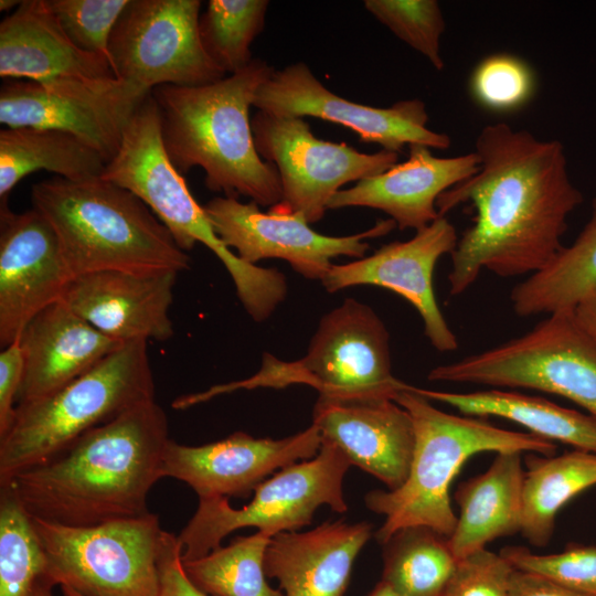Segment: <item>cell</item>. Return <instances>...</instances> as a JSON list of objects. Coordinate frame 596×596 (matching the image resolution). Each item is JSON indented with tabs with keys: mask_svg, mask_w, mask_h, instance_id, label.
<instances>
[{
	"mask_svg": "<svg viewBox=\"0 0 596 596\" xmlns=\"http://www.w3.org/2000/svg\"><path fill=\"white\" fill-rule=\"evenodd\" d=\"M23 372V353L17 340L0 352V436L9 429L13 421Z\"/></svg>",
	"mask_w": 596,
	"mask_h": 596,
	"instance_id": "cell-40",
	"label": "cell"
},
{
	"mask_svg": "<svg viewBox=\"0 0 596 596\" xmlns=\"http://www.w3.org/2000/svg\"><path fill=\"white\" fill-rule=\"evenodd\" d=\"M596 286V196L588 222L575 241L563 246L542 270L515 285L510 294L517 316L526 318L573 311Z\"/></svg>",
	"mask_w": 596,
	"mask_h": 596,
	"instance_id": "cell-30",
	"label": "cell"
},
{
	"mask_svg": "<svg viewBox=\"0 0 596 596\" xmlns=\"http://www.w3.org/2000/svg\"><path fill=\"white\" fill-rule=\"evenodd\" d=\"M100 178L138 196L183 251L192 249L196 243L211 249L231 275L241 304L255 321L266 320L285 299L288 287L284 274L243 262L216 235L203 206L168 157L151 93L126 127L119 149Z\"/></svg>",
	"mask_w": 596,
	"mask_h": 596,
	"instance_id": "cell-6",
	"label": "cell"
},
{
	"mask_svg": "<svg viewBox=\"0 0 596 596\" xmlns=\"http://www.w3.org/2000/svg\"><path fill=\"white\" fill-rule=\"evenodd\" d=\"M477 173L440 194V216L470 202L476 214L451 252L449 294L459 296L487 269L500 277L535 274L563 248L568 217L584 201L570 178L564 146L505 123L477 139Z\"/></svg>",
	"mask_w": 596,
	"mask_h": 596,
	"instance_id": "cell-1",
	"label": "cell"
},
{
	"mask_svg": "<svg viewBox=\"0 0 596 596\" xmlns=\"http://www.w3.org/2000/svg\"><path fill=\"white\" fill-rule=\"evenodd\" d=\"M371 530L365 521L338 520L306 532L278 533L265 552V574L279 582L285 596H343Z\"/></svg>",
	"mask_w": 596,
	"mask_h": 596,
	"instance_id": "cell-24",
	"label": "cell"
},
{
	"mask_svg": "<svg viewBox=\"0 0 596 596\" xmlns=\"http://www.w3.org/2000/svg\"><path fill=\"white\" fill-rule=\"evenodd\" d=\"M573 313L579 327L596 343V286L578 301Z\"/></svg>",
	"mask_w": 596,
	"mask_h": 596,
	"instance_id": "cell-43",
	"label": "cell"
},
{
	"mask_svg": "<svg viewBox=\"0 0 596 596\" xmlns=\"http://www.w3.org/2000/svg\"><path fill=\"white\" fill-rule=\"evenodd\" d=\"M54 586V583L44 575L36 581L28 596H53Z\"/></svg>",
	"mask_w": 596,
	"mask_h": 596,
	"instance_id": "cell-44",
	"label": "cell"
},
{
	"mask_svg": "<svg viewBox=\"0 0 596 596\" xmlns=\"http://www.w3.org/2000/svg\"><path fill=\"white\" fill-rule=\"evenodd\" d=\"M320 446L321 436L313 424L281 439L255 438L243 432L202 446L169 439L161 475L185 482L199 499L248 497L268 475L313 458Z\"/></svg>",
	"mask_w": 596,
	"mask_h": 596,
	"instance_id": "cell-18",
	"label": "cell"
},
{
	"mask_svg": "<svg viewBox=\"0 0 596 596\" xmlns=\"http://www.w3.org/2000/svg\"><path fill=\"white\" fill-rule=\"evenodd\" d=\"M364 8L395 36L417 51L437 70L445 66L440 38L445 19L435 0H365Z\"/></svg>",
	"mask_w": 596,
	"mask_h": 596,
	"instance_id": "cell-35",
	"label": "cell"
},
{
	"mask_svg": "<svg viewBox=\"0 0 596 596\" xmlns=\"http://www.w3.org/2000/svg\"><path fill=\"white\" fill-rule=\"evenodd\" d=\"M426 398L445 403L467 416H497L514 422L550 441L596 454V417L560 406L549 400L491 389L470 393L414 386Z\"/></svg>",
	"mask_w": 596,
	"mask_h": 596,
	"instance_id": "cell-27",
	"label": "cell"
},
{
	"mask_svg": "<svg viewBox=\"0 0 596 596\" xmlns=\"http://www.w3.org/2000/svg\"><path fill=\"white\" fill-rule=\"evenodd\" d=\"M521 454L498 453L486 472L458 487L455 499L460 513L448 538L457 561L520 531L524 477Z\"/></svg>",
	"mask_w": 596,
	"mask_h": 596,
	"instance_id": "cell-26",
	"label": "cell"
},
{
	"mask_svg": "<svg viewBox=\"0 0 596 596\" xmlns=\"http://www.w3.org/2000/svg\"><path fill=\"white\" fill-rule=\"evenodd\" d=\"M251 123L259 156L280 178L281 201L269 209L300 213L309 224L324 216L341 187L382 173L398 160L396 152L365 153L345 142L319 139L302 117L257 110Z\"/></svg>",
	"mask_w": 596,
	"mask_h": 596,
	"instance_id": "cell-12",
	"label": "cell"
},
{
	"mask_svg": "<svg viewBox=\"0 0 596 596\" xmlns=\"http://www.w3.org/2000/svg\"><path fill=\"white\" fill-rule=\"evenodd\" d=\"M216 235L245 263L283 259L307 279L321 280L338 256L362 258L370 248L366 240L386 235L396 227L393 220L379 221L371 228L347 236H328L313 231L300 213L280 212L233 196H216L204 206Z\"/></svg>",
	"mask_w": 596,
	"mask_h": 596,
	"instance_id": "cell-15",
	"label": "cell"
},
{
	"mask_svg": "<svg viewBox=\"0 0 596 596\" xmlns=\"http://www.w3.org/2000/svg\"><path fill=\"white\" fill-rule=\"evenodd\" d=\"M526 465L520 532L531 544L543 547L552 538L562 507L596 486V454L575 449L561 456L531 455Z\"/></svg>",
	"mask_w": 596,
	"mask_h": 596,
	"instance_id": "cell-29",
	"label": "cell"
},
{
	"mask_svg": "<svg viewBox=\"0 0 596 596\" xmlns=\"http://www.w3.org/2000/svg\"><path fill=\"white\" fill-rule=\"evenodd\" d=\"M500 554L513 568L540 574L571 590L596 596V546L568 545L563 552L535 554L521 546H508Z\"/></svg>",
	"mask_w": 596,
	"mask_h": 596,
	"instance_id": "cell-36",
	"label": "cell"
},
{
	"mask_svg": "<svg viewBox=\"0 0 596 596\" xmlns=\"http://www.w3.org/2000/svg\"><path fill=\"white\" fill-rule=\"evenodd\" d=\"M158 596H209L188 578L181 560V549L174 534L168 532L159 562Z\"/></svg>",
	"mask_w": 596,
	"mask_h": 596,
	"instance_id": "cell-41",
	"label": "cell"
},
{
	"mask_svg": "<svg viewBox=\"0 0 596 596\" xmlns=\"http://www.w3.org/2000/svg\"><path fill=\"white\" fill-rule=\"evenodd\" d=\"M270 535L263 531L238 536L227 546L182 562L191 583L209 596H285L266 581L264 557Z\"/></svg>",
	"mask_w": 596,
	"mask_h": 596,
	"instance_id": "cell-32",
	"label": "cell"
},
{
	"mask_svg": "<svg viewBox=\"0 0 596 596\" xmlns=\"http://www.w3.org/2000/svg\"><path fill=\"white\" fill-rule=\"evenodd\" d=\"M0 76L47 82L115 74L106 57L79 49L67 36L49 0H25L0 23Z\"/></svg>",
	"mask_w": 596,
	"mask_h": 596,
	"instance_id": "cell-25",
	"label": "cell"
},
{
	"mask_svg": "<svg viewBox=\"0 0 596 596\" xmlns=\"http://www.w3.org/2000/svg\"><path fill=\"white\" fill-rule=\"evenodd\" d=\"M433 382L530 389L565 397L596 417V343L573 311L547 315L529 332L432 369Z\"/></svg>",
	"mask_w": 596,
	"mask_h": 596,
	"instance_id": "cell-9",
	"label": "cell"
},
{
	"mask_svg": "<svg viewBox=\"0 0 596 596\" xmlns=\"http://www.w3.org/2000/svg\"><path fill=\"white\" fill-rule=\"evenodd\" d=\"M267 0H210L200 15L203 46L225 74H235L252 61L251 46L265 25Z\"/></svg>",
	"mask_w": 596,
	"mask_h": 596,
	"instance_id": "cell-33",
	"label": "cell"
},
{
	"mask_svg": "<svg viewBox=\"0 0 596 596\" xmlns=\"http://www.w3.org/2000/svg\"><path fill=\"white\" fill-rule=\"evenodd\" d=\"M18 341L24 372L17 405L55 393L123 344L99 332L62 300L39 312Z\"/></svg>",
	"mask_w": 596,
	"mask_h": 596,
	"instance_id": "cell-23",
	"label": "cell"
},
{
	"mask_svg": "<svg viewBox=\"0 0 596 596\" xmlns=\"http://www.w3.org/2000/svg\"><path fill=\"white\" fill-rule=\"evenodd\" d=\"M366 596H400V595L396 594L387 583H385L384 581H381L372 589V592Z\"/></svg>",
	"mask_w": 596,
	"mask_h": 596,
	"instance_id": "cell-45",
	"label": "cell"
},
{
	"mask_svg": "<svg viewBox=\"0 0 596 596\" xmlns=\"http://www.w3.org/2000/svg\"><path fill=\"white\" fill-rule=\"evenodd\" d=\"M312 424L321 439L384 482L401 487L409 472L415 434L408 412L392 398L330 401L319 397Z\"/></svg>",
	"mask_w": 596,
	"mask_h": 596,
	"instance_id": "cell-21",
	"label": "cell"
},
{
	"mask_svg": "<svg viewBox=\"0 0 596 596\" xmlns=\"http://www.w3.org/2000/svg\"><path fill=\"white\" fill-rule=\"evenodd\" d=\"M509 596H588L551 581L540 574L513 568Z\"/></svg>",
	"mask_w": 596,
	"mask_h": 596,
	"instance_id": "cell-42",
	"label": "cell"
},
{
	"mask_svg": "<svg viewBox=\"0 0 596 596\" xmlns=\"http://www.w3.org/2000/svg\"><path fill=\"white\" fill-rule=\"evenodd\" d=\"M407 160L362 179L337 192L329 209L365 206L386 213L400 230H422L440 217L436 202L441 193L478 172L473 152L440 158L430 148L411 145Z\"/></svg>",
	"mask_w": 596,
	"mask_h": 596,
	"instance_id": "cell-22",
	"label": "cell"
},
{
	"mask_svg": "<svg viewBox=\"0 0 596 596\" xmlns=\"http://www.w3.org/2000/svg\"><path fill=\"white\" fill-rule=\"evenodd\" d=\"M512 565L485 549L458 560L443 596H509Z\"/></svg>",
	"mask_w": 596,
	"mask_h": 596,
	"instance_id": "cell-39",
	"label": "cell"
},
{
	"mask_svg": "<svg viewBox=\"0 0 596 596\" xmlns=\"http://www.w3.org/2000/svg\"><path fill=\"white\" fill-rule=\"evenodd\" d=\"M200 0H130L109 41L118 78L148 91L162 85L201 86L225 73L200 35Z\"/></svg>",
	"mask_w": 596,
	"mask_h": 596,
	"instance_id": "cell-14",
	"label": "cell"
},
{
	"mask_svg": "<svg viewBox=\"0 0 596 596\" xmlns=\"http://www.w3.org/2000/svg\"><path fill=\"white\" fill-rule=\"evenodd\" d=\"M178 273L104 270L73 278L62 298L75 313L118 342L173 336L169 310Z\"/></svg>",
	"mask_w": 596,
	"mask_h": 596,
	"instance_id": "cell-20",
	"label": "cell"
},
{
	"mask_svg": "<svg viewBox=\"0 0 596 596\" xmlns=\"http://www.w3.org/2000/svg\"><path fill=\"white\" fill-rule=\"evenodd\" d=\"M350 466L336 445L321 439L317 456L286 466L260 482L253 500L241 509L232 508L228 498H200L195 513L177 536L182 562L209 554L241 528L254 526L273 538L309 525L320 505L345 512L342 485Z\"/></svg>",
	"mask_w": 596,
	"mask_h": 596,
	"instance_id": "cell-11",
	"label": "cell"
},
{
	"mask_svg": "<svg viewBox=\"0 0 596 596\" xmlns=\"http://www.w3.org/2000/svg\"><path fill=\"white\" fill-rule=\"evenodd\" d=\"M129 2L130 0H49L67 36L79 49L106 57L109 64L110 36Z\"/></svg>",
	"mask_w": 596,
	"mask_h": 596,
	"instance_id": "cell-37",
	"label": "cell"
},
{
	"mask_svg": "<svg viewBox=\"0 0 596 596\" xmlns=\"http://www.w3.org/2000/svg\"><path fill=\"white\" fill-rule=\"evenodd\" d=\"M151 400L156 389L147 341L125 342L55 393L17 405L9 429L0 436V483Z\"/></svg>",
	"mask_w": 596,
	"mask_h": 596,
	"instance_id": "cell-8",
	"label": "cell"
},
{
	"mask_svg": "<svg viewBox=\"0 0 596 596\" xmlns=\"http://www.w3.org/2000/svg\"><path fill=\"white\" fill-rule=\"evenodd\" d=\"M32 521L45 553V576L54 585L81 596H158L168 531L157 514L91 526Z\"/></svg>",
	"mask_w": 596,
	"mask_h": 596,
	"instance_id": "cell-10",
	"label": "cell"
},
{
	"mask_svg": "<svg viewBox=\"0 0 596 596\" xmlns=\"http://www.w3.org/2000/svg\"><path fill=\"white\" fill-rule=\"evenodd\" d=\"M274 71L254 58L244 70L211 84L151 91L166 151L181 173L199 167L209 190L243 195L259 206L281 201L278 171L259 156L249 117L256 92Z\"/></svg>",
	"mask_w": 596,
	"mask_h": 596,
	"instance_id": "cell-3",
	"label": "cell"
},
{
	"mask_svg": "<svg viewBox=\"0 0 596 596\" xmlns=\"http://www.w3.org/2000/svg\"><path fill=\"white\" fill-rule=\"evenodd\" d=\"M530 67L519 57L497 54L482 60L470 78L475 99L486 108L510 110L524 104L533 91Z\"/></svg>",
	"mask_w": 596,
	"mask_h": 596,
	"instance_id": "cell-38",
	"label": "cell"
},
{
	"mask_svg": "<svg viewBox=\"0 0 596 596\" xmlns=\"http://www.w3.org/2000/svg\"><path fill=\"white\" fill-rule=\"evenodd\" d=\"M45 573V553L31 515L12 488L0 485V596H28Z\"/></svg>",
	"mask_w": 596,
	"mask_h": 596,
	"instance_id": "cell-34",
	"label": "cell"
},
{
	"mask_svg": "<svg viewBox=\"0 0 596 596\" xmlns=\"http://www.w3.org/2000/svg\"><path fill=\"white\" fill-rule=\"evenodd\" d=\"M168 418L156 400L98 426L49 460L15 473L9 485L28 513L46 522L91 526L141 517L162 478Z\"/></svg>",
	"mask_w": 596,
	"mask_h": 596,
	"instance_id": "cell-2",
	"label": "cell"
},
{
	"mask_svg": "<svg viewBox=\"0 0 596 596\" xmlns=\"http://www.w3.org/2000/svg\"><path fill=\"white\" fill-rule=\"evenodd\" d=\"M457 241L454 225L440 216L408 241L392 242L355 262L332 264L321 283L329 292L374 285L398 294L418 311L430 344L440 352L455 351L458 340L437 304L433 274L438 259L451 254Z\"/></svg>",
	"mask_w": 596,
	"mask_h": 596,
	"instance_id": "cell-17",
	"label": "cell"
},
{
	"mask_svg": "<svg viewBox=\"0 0 596 596\" xmlns=\"http://www.w3.org/2000/svg\"><path fill=\"white\" fill-rule=\"evenodd\" d=\"M253 106L278 116L336 123L356 132L361 141L396 153L406 145L445 150L451 143L448 135L427 127L423 100H398L386 108L362 105L329 91L302 62L275 70L256 92Z\"/></svg>",
	"mask_w": 596,
	"mask_h": 596,
	"instance_id": "cell-16",
	"label": "cell"
},
{
	"mask_svg": "<svg viewBox=\"0 0 596 596\" xmlns=\"http://www.w3.org/2000/svg\"><path fill=\"white\" fill-rule=\"evenodd\" d=\"M21 1L15 0H1L0 1V10L1 11H10L13 8H18Z\"/></svg>",
	"mask_w": 596,
	"mask_h": 596,
	"instance_id": "cell-46",
	"label": "cell"
},
{
	"mask_svg": "<svg viewBox=\"0 0 596 596\" xmlns=\"http://www.w3.org/2000/svg\"><path fill=\"white\" fill-rule=\"evenodd\" d=\"M107 162L95 149L60 130L15 127L0 130V206L26 175L46 170L66 180L100 177Z\"/></svg>",
	"mask_w": 596,
	"mask_h": 596,
	"instance_id": "cell-28",
	"label": "cell"
},
{
	"mask_svg": "<svg viewBox=\"0 0 596 596\" xmlns=\"http://www.w3.org/2000/svg\"><path fill=\"white\" fill-rule=\"evenodd\" d=\"M72 280L56 235L35 210L0 206V345L19 340L43 309L62 300Z\"/></svg>",
	"mask_w": 596,
	"mask_h": 596,
	"instance_id": "cell-19",
	"label": "cell"
},
{
	"mask_svg": "<svg viewBox=\"0 0 596 596\" xmlns=\"http://www.w3.org/2000/svg\"><path fill=\"white\" fill-rule=\"evenodd\" d=\"M32 207L52 226L72 279L120 270L181 273L191 258L132 192L100 177H54L32 185Z\"/></svg>",
	"mask_w": 596,
	"mask_h": 596,
	"instance_id": "cell-4",
	"label": "cell"
},
{
	"mask_svg": "<svg viewBox=\"0 0 596 596\" xmlns=\"http://www.w3.org/2000/svg\"><path fill=\"white\" fill-rule=\"evenodd\" d=\"M292 384L312 386L330 401L393 400L405 385L392 374L385 324L370 306L348 298L321 318L304 358L285 362L264 353L253 376L181 395L171 407L185 409L238 390Z\"/></svg>",
	"mask_w": 596,
	"mask_h": 596,
	"instance_id": "cell-7",
	"label": "cell"
},
{
	"mask_svg": "<svg viewBox=\"0 0 596 596\" xmlns=\"http://www.w3.org/2000/svg\"><path fill=\"white\" fill-rule=\"evenodd\" d=\"M151 91L123 78L10 81L0 89V123L67 132L99 152L117 153L132 116Z\"/></svg>",
	"mask_w": 596,
	"mask_h": 596,
	"instance_id": "cell-13",
	"label": "cell"
},
{
	"mask_svg": "<svg viewBox=\"0 0 596 596\" xmlns=\"http://www.w3.org/2000/svg\"><path fill=\"white\" fill-rule=\"evenodd\" d=\"M63 596H81L70 587L61 586Z\"/></svg>",
	"mask_w": 596,
	"mask_h": 596,
	"instance_id": "cell-47",
	"label": "cell"
},
{
	"mask_svg": "<svg viewBox=\"0 0 596 596\" xmlns=\"http://www.w3.org/2000/svg\"><path fill=\"white\" fill-rule=\"evenodd\" d=\"M413 422L415 445L405 482L395 490L365 494L366 507L385 517L376 532L383 545L407 526H427L449 538L457 523L449 489L462 465L482 451H532L554 456L556 445L531 433L508 430L489 422L446 413L414 386L405 384L393 397Z\"/></svg>",
	"mask_w": 596,
	"mask_h": 596,
	"instance_id": "cell-5",
	"label": "cell"
},
{
	"mask_svg": "<svg viewBox=\"0 0 596 596\" xmlns=\"http://www.w3.org/2000/svg\"><path fill=\"white\" fill-rule=\"evenodd\" d=\"M382 581L400 596H443L456 567L448 538L427 526H407L384 544Z\"/></svg>",
	"mask_w": 596,
	"mask_h": 596,
	"instance_id": "cell-31",
	"label": "cell"
}]
</instances>
